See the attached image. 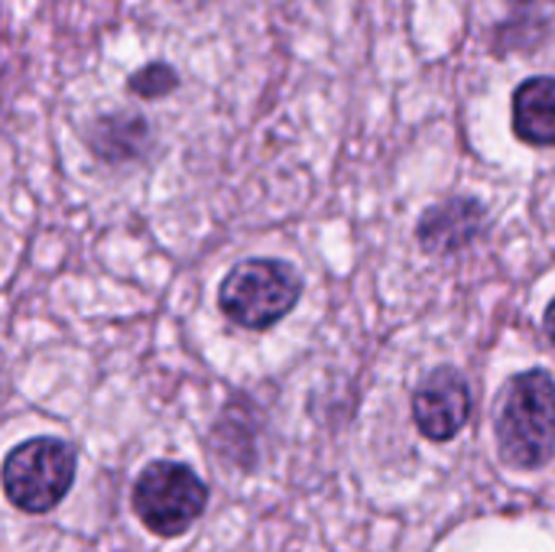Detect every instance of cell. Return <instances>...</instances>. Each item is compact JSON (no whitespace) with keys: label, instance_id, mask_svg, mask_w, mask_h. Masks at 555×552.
Here are the masks:
<instances>
[{"label":"cell","instance_id":"3","mask_svg":"<svg viewBox=\"0 0 555 552\" xmlns=\"http://www.w3.org/2000/svg\"><path fill=\"white\" fill-rule=\"evenodd\" d=\"M78 455L62 439H29L3 462V491L23 514H49L72 491Z\"/></svg>","mask_w":555,"mask_h":552},{"label":"cell","instance_id":"7","mask_svg":"<svg viewBox=\"0 0 555 552\" xmlns=\"http://www.w3.org/2000/svg\"><path fill=\"white\" fill-rule=\"evenodd\" d=\"M85 143L98 163L124 166V163L140 159L150 150L153 130H150L146 117L137 111H111V114L94 117L85 127Z\"/></svg>","mask_w":555,"mask_h":552},{"label":"cell","instance_id":"11","mask_svg":"<svg viewBox=\"0 0 555 552\" xmlns=\"http://www.w3.org/2000/svg\"><path fill=\"white\" fill-rule=\"evenodd\" d=\"M543 329H546V335H550V342L555 345V299L550 303V309H546V316H543Z\"/></svg>","mask_w":555,"mask_h":552},{"label":"cell","instance_id":"4","mask_svg":"<svg viewBox=\"0 0 555 552\" xmlns=\"http://www.w3.org/2000/svg\"><path fill=\"white\" fill-rule=\"evenodd\" d=\"M208 508L205 482L179 462H153L133 482V514L156 537H182Z\"/></svg>","mask_w":555,"mask_h":552},{"label":"cell","instance_id":"10","mask_svg":"<svg viewBox=\"0 0 555 552\" xmlns=\"http://www.w3.org/2000/svg\"><path fill=\"white\" fill-rule=\"evenodd\" d=\"M179 81L182 78L169 62H146L124 81V88H127V94H133L140 101H163L179 88Z\"/></svg>","mask_w":555,"mask_h":552},{"label":"cell","instance_id":"8","mask_svg":"<svg viewBox=\"0 0 555 552\" xmlns=\"http://www.w3.org/2000/svg\"><path fill=\"white\" fill-rule=\"evenodd\" d=\"M514 137L527 146H555V78L533 75L514 88L511 98Z\"/></svg>","mask_w":555,"mask_h":552},{"label":"cell","instance_id":"9","mask_svg":"<svg viewBox=\"0 0 555 552\" xmlns=\"http://www.w3.org/2000/svg\"><path fill=\"white\" fill-rule=\"evenodd\" d=\"M507 16L494 29L491 49L498 55L537 52L555 26V0H507Z\"/></svg>","mask_w":555,"mask_h":552},{"label":"cell","instance_id":"5","mask_svg":"<svg viewBox=\"0 0 555 552\" xmlns=\"http://www.w3.org/2000/svg\"><path fill=\"white\" fill-rule=\"evenodd\" d=\"M472 420V387L462 371L436 368L413 394V423L429 442H452Z\"/></svg>","mask_w":555,"mask_h":552},{"label":"cell","instance_id":"1","mask_svg":"<svg viewBox=\"0 0 555 552\" xmlns=\"http://www.w3.org/2000/svg\"><path fill=\"white\" fill-rule=\"evenodd\" d=\"M501 459L520 472H537L555 455V381L527 371L507 381L494 420Z\"/></svg>","mask_w":555,"mask_h":552},{"label":"cell","instance_id":"2","mask_svg":"<svg viewBox=\"0 0 555 552\" xmlns=\"http://www.w3.org/2000/svg\"><path fill=\"white\" fill-rule=\"evenodd\" d=\"M302 296V277L286 260L273 257H254L241 260L218 290L221 312L250 332H263L276 322H283Z\"/></svg>","mask_w":555,"mask_h":552},{"label":"cell","instance_id":"6","mask_svg":"<svg viewBox=\"0 0 555 552\" xmlns=\"http://www.w3.org/2000/svg\"><path fill=\"white\" fill-rule=\"evenodd\" d=\"M488 224V208L475 195H452L433 205L416 228L420 244L429 254H455L465 251Z\"/></svg>","mask_w":555,"mask_h":552}]
</instances>
